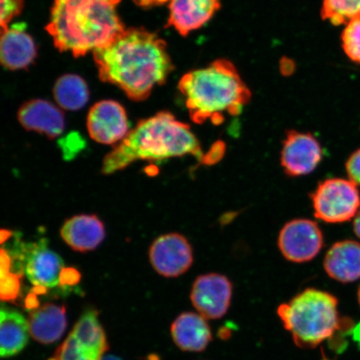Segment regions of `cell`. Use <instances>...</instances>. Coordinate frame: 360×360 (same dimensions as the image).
Returning <instances> with one entry per match:
<instances>
[{
	"label": "cell",
	"mask_w": 360,
	"mask_h": 360,
	"mask_svg": "<svg viewBox=\"0 0 360 360\" xmlns=\"http://www.w3.org/2000/svg\"><path fill=\"white\" fill-rule=\"evenodd\" d=\"M93 56L101 79L116 85L134 101H145L174 70L167 44L143 28L126 29Z\"/></svg>",
	"instance_id": "obj_1"
},
{
	"label": "cell",
	"mask_w": 360,
	"mask_h": 360,
	"mask_svg": "<svg viewBox=\"0 0 360 360\" xmlns=\"http://www.w3.org/2000/svg\"><path fill=\"white\" fill-rule=\"evenodd\" d=\"M121 0H55L46 30L61 52L81 57L108 46L126 30Z\"/></svg>",
	"instance_id": "obj_2"
},
{
	"label": "cell",
	"mask_w": 360,
	"mask_h": 360,
	"mask_svg": "<svg viewBox=\"0 0 360 360\" xmlns=\"http://www.w3.org/2000/svg\"><path fill=\"white\" fill-rule=\"evenodd\" d=\"M188 155L200 162L204 157L190 125L178 120L169 112H160L139 121L136 127L105 156L102 173L114 174L137 160H164Z\"/></svg>",
	"instance_id": "obj_3"
},
{
	"label": "cell",
	"mask_w": 360,
	"mask_h": 360,
	"mask_svg": "<svg viewBox=\"0 0 360 360\" xmlns=\"http://www.w3.org/2000/svg\"><path fill=\"white\" fill-rule=\"evenodd\" d=\"M179 89L186 98L191 118L197 124L208 120L221 124L225 114H240L251 97L236 67L224 60L184 75Z\"/></svg>",
	"instance_id": "obj_4"
},
{
	"label": "cell",
	"mask_w": 360,
	"mask_h": 360,
	"mask_svg": "<svg viewBox=\"0 0 360 360\" xmlns=\"http://www.w3.org/2000/svg\"><path fill=\"white\" fill-rule=\"evenodd\" d=\"M283 326L300 348L317 347L340 327L338 300L322 290L307 289L278 309Z\"/></svg>",
	"instance_id": "obj_5"
},
{
	"label": "cell",
	"mask_w": 360,
	"mask_h": 360,
	"mask_svg": "<svg viewBox=\"0 0 360 360\" xmlns=\"http://www.w3.org/2000/svg\"><path fill=\"white\" fill-rule=\"evenodd\" d=\"M314 215L331 224L349 221L359 212L360 195L356 184L344 179H328L311 193Z\"/></svg>",
	"instance_id": "obj_6"
},
{
	"label": "cell",
	"mask_w": 360,
	"mask_h": 360,
	"mask_svg": "<svg viewBox=\"0 0 360 360\" xmlns=\"http://www.w3.org/2000/svg\"><path fill=\"white\" fill-rule=\"evenodd\" d=\"M22 261L27 278L39 290L55 289L58 285H75L79 274L65 269L64 262L55 252L49 250L44 240L24 247Z\"/></svg>",
	"instance_id": "obj_7"
},
{
	"label": "cell",
	"mask_w": 360,
	"mask_h": 360,
	"mask_svg": "<svg viewBox=\"0 0 360 360\" xmlns=\"http://www.w3.org/2000/svg\"><path fill=\"white\" fill-rule=\"evenodd\" d=\"M107 350L105 333L98 312L89 309L49 360H102Z\"/></svg>",
	"instance_id": "obj_8"
},
{
	"label": "cell",
	"mask_w": 360,
	"mask_h": 360,
	"mask_svg": "<svg viewBox=\"0 0 360 360\" xmlns=\"http://www.w3.org/2000/svg\"><path fill=\"white\" fill-rule=\"evenodd\" d=\"M278 245L285 259L304 263L316 257L323 245L321 229L310 219L291 220L283 227Z\"/></svg>",
	"instance_id": "obj_9"
},
{
	"label": "cell",
	"mask_w": 360,
	"mask_h": 360,
	"mask_svg": "<svg viewBox=\"0 0 360 360\" xmlns=\"http://www.w3.org/2000/svg\"><path fill=\"white\" fill-rule=\"evenodd\" d=\"M232 283L219 274H202L193 283L191 302L201 316L219 319L224 316L231 306Z\"/></svg>",
	"instance_id": "obj_10"
},
{
	"label": "cell",
	"mask_w": 360,
	"mask_h": 360,
	"mask_svg": "<svg viewBox=\"0 0 360 360\" xmlns=\"http://www.w3.org/2000/svg\"><path fill=\"white\" fill-rule=\"evenodd\" d=\"M153 268L160 276L174 278L188 271L193 264V250L187 238L179 233L162 236L150 249Z\"/></svg>",
	"instance_id": "obj_11"
},
{
	"label": "cell",
	"mask_w": 360,
	"mask_h": 360,
	"mask_svg": "<svg viewBox=\"0 0 360 360\" xmlns=\"http://www.w3.org/2000/svg\"><path fill=\"white\" fill-rule=\"evenodd\" d=\"M321 145L311 134L291 130L281 150V165L287 175L302 176L312 173L322 160Z\"/></svg>",
	"instance_id": "obj_12"
},
{
	"label": "cell",
	"mask_w": 360,
	"mask_h": 360,
	"mask_svg": "<svg viewBox=\"0 0 360 360\" xmlns=\"http://www.w3.org/2000/svg\"><path fill=\"white\" fill-rule=\"evenodd\" d=\"M89 136L103 145L121 142L129 134L124 107L114 101H103L90 109L87 118Z\"/></svg>",
	"instance_id": "obj_13"
},
{
	"label": "cell",
	"mask_w": 360,
	"mask_h": 360,
	"mask_svg": "<svg viewBox=\"0 0 360 360\" xmlns=\"http://www.w3.org/2000/svg\"><path fill=\"white\" fill-rule=\"evenodd\" d=\"M18 120L27 130L56 139L64 132L65 115L60 108L44 100L26 102L18 112Z\"/></svg>",
	"instance_id": "obj_14"
},
{
	"label": "cell",
	"mask_w": 360,
	"mask_h": 360,
	"mask_svg": "<svg viewBox=\"0 0 360 360\" xmlns=\"http://www.w3.org/2000/svg\"><path fill=\"white\" fill-rule=\"evenodd\" d=\"M219 8V0H170L167 27L187 35L204 26Z\"/></svg>",
	"instance_id": "obj_15"
},
{
	"label": "cell",
	"mask_w": 360,
	"mask_h": 360,
	"mask_svg": "<svg viewBox=\"0 0 360 360\" xmlns=\"http://www.w3.org/2000/svg\"><path fill=\"white\" fill-rule=\"evenodd\" d=\"M60 235L72 250L87 252L96 250L105 238V225L96 215H76L63 225Z\"/></svg>",
	"instance_id": "obj_16"
},
{
	"label": "cell",
	"mask_w": 360,
	"mask_h": 360,
	"mask_svg": "<svg viewBox=\"0 0 360 360\" xmlns=\"http://www.w3.org/2000/svg\"><path fill=\"white\" fill-rule=\"evenodd\" d=\"M36 53L34 39L25 32V27L21 24L1 31L0 60L6 69H25L34 60Z\"/></svg>",
	"instance_id": "obj_17"
},
{
	"label": "cell",
	"mask_w": 360,
	"mask_h": 360,
	"mask_svg": "<svg viewBox=\"0 0 360 360\" xmlns=\"http://www.w3.org/2000/svg\"><path fill=\"white\" fill-rule=\"evenodd\" d=\"M328 276L341 283L360 278V244L354 240L337 242L327 252L323 260Z\"/></svg>",
	"instance_id": "obj_18"
},
{
	"label": "cell",
	"mask_w": 360,
	"mask_h": 360,
	"mask_svg": "<svg viewBox=\"0 0 360 360\" xmlns=\"http://www.w3.org/2000/svg\"><path fill=\"white\" fill-rule=\"evenodd\" d=\"M171 335L179 349L190 352H201L212 340L207 319L195 313L180 314L171 326Z\"/></svg>",
	"instance_id": "obj_19"
},
{
	"label": "cell",
	"mask_w": 360,
	"mask_h": 360,
	"mask_svg": "<svg viewBox=\"0 0 360 360\" xmlns=\"http://www.w3.org/2000/svg\"><path fill=\"white\" fill-rule=\"evenodd\" d=\"M30 335L39 343H55L65 334L67 327L64 305L44 304L35 308L29 316Z\"/></svg>",
	"instance_id": "obj_20"
},
{
	"label": "cell",
	"mask_w": 360,
	"mask_h": 360,
	"mask_svg": "<svg viewBox=\"0 0 360 360\" xmlns=\"http://www.w3.org/2000/svg\"><path fill=\"white\" fill-rule=\"evenodd\" d=\"M0 316V354L8 358L21 352L28 343L29 322L16 310L4 306Z\"/></svg>",
	"instance_id": "obj_21"
},
{
	"label": "cell",
	"mask_w": 360,
	"mask_h": 360,
	"mask_svg": "<svg viewBox=\"0 0 360 360\" xmlns=\"http://www.w3.org/2000/svg\"><path fill=\"white\" fill-rule=\"evenodd\" d=\"M89 89L79 75L68 74L61 76L53 87V97L58 105L67 110H78L89 101Z\"/></svg>",
	"instance_id": "obj_22"
},
{
	"label": "cell",
	"mask_w": 360,
	"mask_h": 360,
	"mask_svg": "<svg viewBox=\"0 0 360 360\" xmlns=\"http://www.w3.org/2000/svg\"><path fill=\"white\" fill-rule=\"evenodd\" d=\"M321 13L332 24H344L360 16V0H323Z\"/></svg>",
	"instance_id": "obj_23"
},
{
	"label": "cell",
	"mask_w": 360,
	"mask_h": 360,
	"mask_svg": "<svg viewBox=\"0 0 360 360\" xmlns=\"http://www.w3.org/2000/svg\"><path fill=\"white\" fill-rule=\"evenodd\" d=\"M342 40L345 51L351 60L360 62V16L347 22Z\"/></svg>",
	"instance_id": "obj_24"
},
{
	"label": "cell",
	"mask_w": 360,
	"mask_h": 360,
	"mask_svg": "<svg viewBox=\"0 0 360 360\" xmlns=\"http://www.w3.org/2000/svg\"><path fill=\"white\" fill-rule=\"evenodd\" d=\"M0 295L3 301H13L20 292V274L8 273L0 274Z\"/></svg>",
	"instance_id": "obj_25"
},
{
	"label": "cell",
	"mask_w": 360,
	"mask_h": 360,
	"mask_svg": "<svg viewBox=\"0 0 360 360\" xmlns=\"http://www.w3.org/2000/svg\"><path fill=\"white\" fill-rule=\"evenodd\" d=\"M22 6H24V0H1V12H0L1 31L8 28V24L13 18L20 15Z\"/></svg>",
	"instance_id": "obj_26"
},
{
	"label": "cell",
	"mask_w": 360,
	"mask_h": 360,
	"mask_svg": "<svg viewBox=\"0 0 360 360\" xmlns=\"http://www.w3.org/2000/svg\"><path fill=\"white\" fill-rule=\"evenodd\" d=\"M346 171L350 181L360 186V148L353 153L346 162Z\"/></svg>",
	"instance_id": "obj_27"
},
{
	"label": "cell",
	"mask_w": 360,
	"mask_h": 360,
	"mask_svg": "<svg viewBox=\"0 0 360 360\" xmlns=\"http://www.w3.org/2000/svg\"><path fill=\"white\" fill-rule=\"evenodd\" d=\"M224 145L221 142L216 143L215 145L211 148L208 154L204 155L201 161L202 164L207 165H212L217 163L218 161L221 160L224 154Z\"/></svg>",
	"instance_id": "obj_28"
},
{
	"label": "cell",
	"mask_w": 360,
	"mask_h": 360,
	"mask_svg": "<svg viewBox=\"0 0 360 360\" xmlns=\"http://www.w3.org/2000/svg\"><path fill=\"white\" fill-rule=\"evenodd\" d=\"M133 1L137 4L138 6L143 8H150L153 6H161L169 0H133Z\"/></svg>",
	"instance_id": "obj_29"
},
{
	"label": "cell",
	"mask_w": 360,
	"mask_h": 360,
	"mask_svg": "<svg viewBox=\"0 0 360 360\" xmlns=\"http://www.w3.org/2000/svg\"><path fill=\"white\" fill-rule=\"evenodd\" d=\"M354 231L355 235H356L360 238V210L359 211L356 216H355L354 222Z\"/></svg>",
	"instance_id": "obj_30"
},
{
	"label": "cell",
	"mask_w": 360,
	"mask_h": 360,
	"mask_svg": "<svg viewBox=\"0 0 360 360\" xmlns=\"http://www.w3.org/2000/svg\"><path fill=\"white\" fill-rule=\"evenodd\" d=\"M102 360H123L121 359L119 357L115 356V355H105V356L103 357Z\"/></svg>",
	"instance_id": "obj_31"
},
{
	"label": "cell",
	"mask_w": 360,
	"mask_h": 360,
	"mask_svg": "<svg viewBox=\"0 0 360 360\" xmlns=\"http://www.w3.org/2000/svg\"><path fill=\"white\" fill-rule=\"evenodd\" d=\"M358 298H359V303L360 304V287H359V292H358Z\"/></svg>",
	"instance_id": "obj_32"
}]
</instances>
